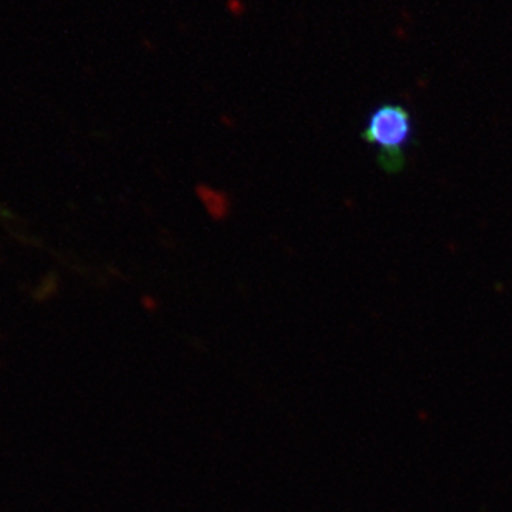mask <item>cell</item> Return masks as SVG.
<instances>
[{
  "instance_id": "6da1fadb",
  "label": "cell",
  "mask_w": 512,
  "mask_h": 512,
  "mask_svg": "<svg viewBox=\"0 0 512 512\" xmlns=\"http://www.w3.org/2000/svg\"><path fill=\"white\" fill-rule=\"evenodd\" d=\"M413 126L410 112L401 105L385 103L368 116L362 138L378 148V165L385 173L405 170V148L410 145Z\"/></svg>"
}]
</instances>
